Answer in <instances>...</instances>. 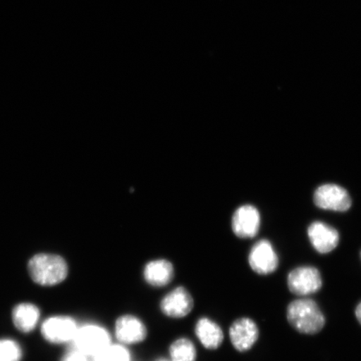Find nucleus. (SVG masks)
Instances as JSON below:
<instances>
[{
	"label": "nucleus",
	"instance_id": "nucleus-10",
	"mask_svg": "<svg viewBox=\"0 0 361 361\" xmlns=\"http://www.w3.org/2000/svg\"><path fill=\"white\" fill-rule=\"evenodd\" d=\"M259 336L258 326L250 318L235 320L229 329V337L232 345L239 352L250 350Z\"/></svg>",
	"mask_w": 361,
	"mask_h": 361
},
{
	"label": "nucleus",
	"instance_id": "nucleus-21",
	"mask_svg": "<svg viewBox=\"0 0 361 361\" xmlns=\"http://www.w3.org/2000/svg\"><path fill=\"white\" fill-rule=\"evenodd\" d=\"M157 361H169V360H157Z\"/></svg>",
	"mask_w": 361,
	"mask_h": 361
},
{
	"label": "nucleus",
	"instance_id": "nucleus-15",
	"mask_svg": "<svg viewBox=\"0 0 361 361\" xmlns=\"http://www.w3.org/2000/svg\"><path fill=\"white\" fill-rule=\"evenodd\" d=\"M39 310L33 304L23 303L13 310V322L16 327L23 333L34 331L39 319Z\"/></svg>",
	"mask_w": 361,
	"mask_h": 361
},
{
	"label": "nucleus",
	"instance_id": "nucleus-13",
	"mask_svg": "<svg viewBox=\"0 0 361 361\" xmlns=\"http://www.w3.org/2000/svg\"><path fill=\"white\" fill-rule=\"evenodd\" d=\"M144 279L151 286L161 288L168 286L174 278V269L169 261L158 259L150 262L144 269Z\"/></svg>",
	"mask_w": 361,
	"mask_h": 361
},
{
	"label": "nucleus",
	"instance_id": "nucleus-20",
	"mask_svg": "<svg viewBox=\"0 0 361 361\" xmlns=\"http://www.w3.org/2000/svg\"><path fill=\"white\" fill-rule=\"evenodd\" d=\"M355 317H356V319H357L359 323L361 324V302L357 305V307H356Z\"/></svg>",
	"mask_w": 361,
	"mask_h": 361
},
{
	"label": "nucleus",
	"instance_id": "nucleus-14",
	"mask_svg": "<svg viewBox=\"0 0 361 361\" xmlns=\"http://www.w3.org/2000/svg\"><path fill=\"white\" fill-rule=\"evenodd\" d=\"M196 336L207 350H216L223 344L224 334L222 328L214 320L203 317L195 326Z\"/></svg>",
	"mask_w": 361,
	"mask_h": 361
},
{
	"label": "nucleus",
	"instance_id": "nucleus-8",
	"mask_svg": "<svg viewBox=\"0 0 361 361\" xmlns=\"http://www.w3.org/2000/svg\"><path fill=\"white\" fill-rule=\"evenodd\" d=\"M194 301L191 293L180 286L171 291L161 300V312L168 317L180 319L192 312Z\"/></svg>",
	"mask_w": 361,
	"mask_h": 361
},
{
	"label": "nucleus",
	"instance_id": "nucleus-6",
	"mask_svg": "<svg viewBox=\"0 0 361 361\" xmlns=\"http://www.w3.org/2000/svg\"><path fill=\"white\" fill-rule=\"evenodd\" d=\"M78 324L68 316H54L45 320L42 326L43 337L52 344H64L73 341Z\"/></svg>",
	"mask_w": 361,
	"mask_h": 361
},
{
	"label": "nucleus",
	"instance_id": "nucleus-17",
	"mask_svg": "<svg viewBox=\"0 0 361 361\" xmlns=\"http://www.w3.org/2000/svg\"><path fill=\"white\" fill-rule=\"evenodd\" d=\"M94 361H130V355L123 345L111 344L94 355Z\"/></svg>",
	"mask_w": 361,
	"mask_h": 361
},
{
	"label": "nucleus",
	"instance_id": "nucleus-18",
	"mask_svg": "<svg viewBox=\"0 0 361 361\" xmlns=\"http://www.w3.org/2000/svg\"><path fill=\"white\" fill-rule=\"evenodd\" d=\"M22 350L17 342L8 338L0 340V361H20Z\"/></svg>",
	"mask_w": 361,
	"mask_h": 361
},
{
	"label": "nucleus",
	"instance_id": "nucleus-7",
	"mask_svg": "<svg viewBox=\"0 0 361 361\" xmlns=\"http://www.w3.org/2000/svg\"><path fill=\"white\" fill-rule=\"evenodd\" d=\"M248 263L255 273L260 275L273 274L279 267V257L269 240L257 242L248 255Z\"/></svg>",
	"mask_w": 361,
	"mask_h": 361
},
{
	"label": "nucleus",
	"instance_id": "nucleus-12",
	"mask_svg": "<svg viewBox=\"0 0 361 361\" xmlns=\"http://www.w3.org/2000/svg\"><path fill=\"white\" fill-rule=\"evenodd\" d=\"M311 245L319 254H328L338 246L340 235L336 228L322 222H314L308 228Z\"/></svg>",
	"mask_w": 361,
	"mask_h": 361
},
{
	"label": "nucleus",
	"instance_id": "nucleus-19",
	"mask_svg": "<svg viewBox=\"0 0 361 361\" xmlns=\"http://www.w3.org/2000/svg\"><path fill=\"white\" fill-rule=\"evenodd\" d=\"M61 361H88L87 355L81 353L78 350H74L68 352L62 358Z\"/></svg>",
	"mask_w": 361,
	"mask_h": 361
},
{
	"label": "nucleus",
	"instance_id": "nucleus-11",
	"mask_svg": "<svg viewBox=\"0 0 361 361\" xmlns=\"http://www.w3.org/2000/svg\"><path fill=\"white\" fill-rule=\"evenodd\" d=\"M116 337L125 345L138 344L146 340L147 329L141 319L134 315L126 314L117 319Z\"/></svg>",
	"mask_w": 361,
	"mask_h": 361
},
{
	"label": "nucleus",
	"instance_id": "nucleus-9",
	"mask_svg": "<svg viewBox=\"0 0 361 361\" xmlns=\"http://www.w3.org/2000/svg\"><path fill=\"white\" fill-rule=\"evenodd\" d=\"M260 224L259 212L252 205L238 207L233 216V231L240 238H255L259 231Z\"/></svg>",
	"mask_w": 361,
	"mask_h": 361
},
{
	"label": "nucleus",
	"instance_id": "nucleus-22",
	"mask_svg": "<svg viewBox=\"0 0 361 361\" xmlns=\"http://www.w3.org/2000/svg\"><path fill=\"white\" fill-rule=\"evenodd\" d=\"M360 257H361V252H360Z\"/></svg>",
	"mask_w": 361,
	"mask_h": 361
},
{
	"label": "nucleus",
	"instance_id": "nucleus-3",
	"mask_svg": "<svg viewBox=\"0 0 361 361\" xmlns=\"http://www.w3.org/2000/svg\"><path fill=\"white\" fill-rule=\"evenodd\" d=\"M287 283L288 290L300 296L313 295L322 290L323 286L322 274L312 266L293 269L288 275Z\"/></svg>",
	"mask_w": 361,
	"mask_h": 361
},
{
	"label": "nucleus",
	"instance_id": "nucleus-2",
	"mask_svg": "<svg viewBox=\"0 0 361 361\" xmlns=\"http://www.w3.org/2000/svg\"><path fill=\"white\" fill-rule=\"evenodd\" d=\"M28 270L32 281L42 286H54L65 281L68 265L62 257L39 254L29 261Z\"/></svg>",
	"mask_w": 361,
	"mask_h": 361
},
{
	"label": "nucleus",
	"instance_id": "nucleus-1",
	"mask_svg": "<svg viewBox=\"0 0 361 361\" xmlns=\"http://www.w3.org/2000/svg\"><path fill=\"white\" fill-rule=\"evenodd\" d=\"M287 319L297 331L315 335L326 326V317L315 301L300 299L291 302L287 308Z\"/></svg>",
	"mask_w": 361,
	"mask_h": 361
},
{
	"label": "nucleus",
	"instance_id": "nucleus-4",
	"mask_svg": "<svg viewBox=\"0 0 361 361\" xmlns=\"http://www.w3.org/2000/svg\"><path fill=\"white\" fill-rule=\"evenodd\" d=\"M75 349L85 355H97L111 345V336L106 329L88 324L78 328L74 338Z\"/></svg>",
	"mask_w": 361,
	"mask_h": 361
},
{
	"label": "nucleus",
	"instance_id": "nucleus-5",
	"mask_svg": "<svg viewBox=\"0 0 361 361\" xmlns=\"http://www.w3.org/2000/svg\"><path fill=\"white\" fill-rule=\"evenodd\" d=\"M314 201L319 209L336 212L348 211L352 204L349 192L336 184L319 187L314 192Z\"/></svg>",
	"mask_w": 361,
	"mask_h": 361
},
{
	"label": "nucleus",
	"instance_id": "nucleus-16",
	"mask_svg": "<svg viewBox=\"0 0 361 361\" xmlns=\"http://www.w3.org/2000/svg\"><path fill=\"white\" fill-rule=\"evenodd\" d=\"M169 353L171 361H196L197 350L187 338H180L171 345Z\"/></svg>",
	"mask_w": 361,
	"mask_h": 361
}]
</instances>
